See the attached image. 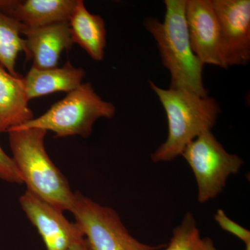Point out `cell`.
<instances>
[{
    "label": "cell",
    "mask_w": 250,
    "mask_h": 250,
    "mask_svg": "<svg viewBox=\"0 0 250 250\" xmlns=\"http://www.w3.org/2000/svg\"><path fill=\"white\" fill-rule=\"evenodd\" d=\"M27 59H33V67L49 69L58 67L61 54L71 49V33L68 22L42 27H24Z\"/></svg>",
    "instance_id": "10"
},
{
    "label": "cell",
    "mask_w": 250,
    "mask_h": 250,
    "mask_svg": "<svg viewBox=\"0 0 250 250\" xmlns=\"http://www.w3.org/2000/svg\"><path fill=\"white\" fill-rule=\"evenodd\" d=\"M163 250H218L208 237L201 236L200 229L191 213H187L172 231L168 245Z\"/></svg>",
    "instance_id": "16"
},
{
    "label": "cell",
    "mask_w": 250,
    "mask_h": 250,
    "mask_svg": "<svg viewBox=\"0 0 250 250\" xmlns=\"http://www.w3.org/2000/svg\"><path fill=\"white\" fill-rule=\"evenodd\" d=\"M68 23L73 43L80 45L93 60L103 61L106 46V29L102 16L91 14L82 0H77Z\"/></svg>",
    "instance_id": "14"
},
{
    "label": "cell",
    "mask_w": 250,
    "mask_h": 250,
    "mask_svg": "<svg viewBox=\"0 0 250 250\" xmlns=\"http://www.w3.org/2000/svg\"><path fill=\"white\" fill-rule=\"evenodd\" d=\"M20 204L29 221L37 229L47 250H67L75 240L83 236L76 223L69 221L62 210L26 192Z\"/></svg>",
    "instance_id": "9"
},
{
    "label": "cell",
    "mask_w": 250,
    "mask_h": 250,
    "mask_svg": "<svg viewBox=\"0 0 250 250\" xmlns=\"http://www.w3.org/2000/svg\"><path fill=\"white\" fill-rule=\"evenodd\" d=\"M195 176L197 201L216 198L226 187L229 177L238 174L243 165L240 156L228 152L211 131L202 133L181 154Z\"/></svg>",
    "instance_id": "5"
},
{
    "label": "cell",
    "mask_w": 250,
    "mask_h": 250,
    "mask_svg": "<svg viewBox=\"0 0 250 250\" xmlns=\"http://www.w3.org/2000/svg\"><path fill=\"white\" fill-rule=\"evenodd\" d=\"M250 250V244L246 245V250Z\"/></svg>",
    "instance_id": "20"
},
{
    "label": "cell",
    "mask_w": 250,
    "mask_h": 250,
    "mask_svg": "<svg viewBox=\"0 0 250 250\" xmlns=\"http://www.w3.org/2000/svg\"><path fill=\"white\" fill-rule=\"evenodd\" d=\"M77 0H14L6 15L28 27L69 22Z\"/></svg>",
    "instance_id": "13"
},
{
    "label": "cell",
    "mask_w": 250,
    "mask_h": 250,
    "mask_svg": "<svg viewBox=\"0 0 250 250\" xmlns=\"http://www.w3.org/2000/svg\"><path fill=\"white\" fill-rule=\"evenodd\" d=\"M24 27L22 23L0 12V65L15 77H21L16 70L18 54L24 52L27 55L25 41L21 36Z\"/></svg>",
    "instance_id": "15"
},
{
    "label": "cell",
    "mask_w": 250,
    "mask_h": 250,
    "mask_svg": "<svg viewBox=\"0 0 250 250\" xmlns=\"http://www.w3.org/2000/svg\"><path fill=\"white\" fill-rule=\"evenodd\" d=\"M0 179L14 184H23L22 176L12 157L8 155L0 146Z\"/></svg>",
    "instance_id": "18"
},
{
    "label": "cell",
    "mask_w": 250,
    "mask_h": 250,
    "mask_svg": "<svg viewBox=\"0 0 250 250\" xmlns=\"http://www.w3.org/2000/svg\"><path fill=\"white\" fill-rule=\"evenodd\" d=\"M70 212L83 233L87 250H159L166 245L151 246L134 238L116 210L75 192Z\"/></svg>",
    "instance_id": "6"
},
{
    "label": "cell",
    "mask_w": 250,
    "mask_h": 250,
    "mask_svg": "<svg viewBox=\"0 0 250 250\" xmlns=\"http://www.w3.org/2000/svg\"><path fill=\"white\" fill-rule=\"evenodd\" d=\"M84 70L74 67L67 62L63 66L49 69L31 67L22 77L24 90L28 100L54 93H69L77 89L84 78Z\"/></svg>",
    "instance_id": "11"
},
{
    "label": "cell",
    "mask_w": 250,
    "mask_h": 250,
    "mask_svg": "<svg viewBox=\"0 0 250 250\" xmlns=\"http://www.w3.org/2000/svg\"><path fill=\"white\" fill-rule=\"evenodd\" d=\"M149 83L165 110L168 125L167 139L151 154V159L154 163L169 162L180 156L197 136L211 131L220 115V106L208 96L164 89L152 81Z\"/></svg>",
    "instance_id": "3"
},
{
    "label": "cell",
    "mask_w": 250,
    "mask_h": 250,
    "mask_svg": "<svg viewBox=\"0 0 250 250\" xmlns=\"http://www.w3.org/2000/svg\"><path fill=\"white\" fill-rule=\"evenodd\" d=\"M220 26L222 54L227 68L250 61V0H212Z\"/></svg>",
    "instance_id": "7"
},
{
    "label": "cell",
    "mask_w": 250,
    "mask_h": 250,
    "mask_svg": "<svg viewBox=\"0 0 250 250\" xmlns=\"http://www.w3.org/2000/svg\"><path fill=\"white\" fill-rule=\"evenodd\" d=\"M164 21L149 17L145 27L153 36L164 66L170 72V88L208 96L203 83L204 64L190 45L186 18L187 0H165Z\"/></svg>",
    "instance_id": "1"
},
{
    "label": "cell",
    "mask_w": 250,
    "mask_h": 250,
    "mask_svg": "<svg viewBox=\"0 0 250 250\" xmlns=\"http://www.w3.org/2000/svg\"><path fill=\"white\" fill-rule=\"evenodd\" d=\"M67 250H87L83 236L75 240Z\"/></svg>",
    "instance_id": "19"
},
{
    "label": "cell",
    "mask_w": 250,
    "mask_h": 250,
    "mask_svg": "<svg viewBox=\"0 0 250 250\" xmlns=\"http://www.w3.org/2000/svg\"><path fill=\"white\" fill-rule=\"evenodd\" d=\"M8 133L12 159L27 191L62 212L70 211L75 192L46 151L47 131L24 129H13Z\"/></svg>",
    "instance_id": "2"
},
{
    "label": "cell",
    "mask_w": 250,
    "mask_h": 250,
    "mask_svg": "<svg viewBox=\"0 0 250 250\" xmlns=\"http://www.w3.org/2000/svg\"><path fill=\"white\" fill-rule=\"evenodd\" d=\"M116 111V106L99 96L91 83H82L42 116L13 129H40L52 131L57 138H87L95 122L101 118H113Z\"/></svg>",
    "instance_id": "4"
},
{
    "label": "cell",
    "mask_w": 250,
    "mask_h": 250,
    "mask_svg": "<svg viewBox=\"0 0 250 250\" xmlns=\"http://www.w3.org/2000/svg\"><path fill=\"white\" fill-rule=\"evenodd\" d=\"M186 18L194 54L206 65L227 68L222 54L220 26L212 0H187Z\"/></svg>",
    "instance_id": "8"
},
{
    "label": "cell",
    "mask_w": 250,
    "mask_h": 250,
    "mask_svg": "<svg viewBox=\"0 0 250 250\" xmlns=\"http://www.w3.org/2000/svg\"><path fill=\"white\" fill-rule=\"evenodd\" d=\"M33 118L22 77L11 75L0 65V134L8 133Z\"/></svg>",
    "instance_id": "12"
},
{
    "label": "cell",
    "mask_w": 250,
    "mask_h": 250,
    "mask_svg": "<svg viewBox=\"0 0 250 250\" xmlns=\"http://www.w3.org/2000/svg\"><path fill=\"white\" fill-rule=\"evenodd\" d=\"M214 220L224 231L231 233L238 239L244 242L245 245L250 244V230L243 228L241 225L229 218L223 209L219 208L217 210L214 215Z\"/></svg>",
    "instance_id": "17"
}]
</instances>
